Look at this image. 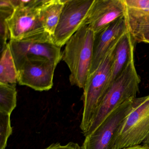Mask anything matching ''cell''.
<instances>
[{"label": "cell", "instance_id": "obj_2", "mask_svg": "<svg viewBox=\"0 0 149 149\" xmlns=\"http://www.w3.org/2000/svg\"><path fill=\"white\" fill-rule=\"evenodd\" d=\"M140 82L135 67L134 55L106 91L85 137L91 134L114 110L126 101L135 99L139 92Z\"/></svg>", "mask_w": 149, "mask_h": 149}, {"label": "cell", "instance_id": "obj_19", "mask_svg": "<svg viewBox=\"0 0 149 149\" xmlns=\"http://www.w3.org/2000/svg\"><path fill=\"white\" fill-rule=\"evenodd\" d=\"M6 20V19L0 17V39L1 49L8 44L7 42L8 39H10L9 31Z\"/></svg>", "mask_w": 149, "mask_h": 149}, {"label": "cell", "instance_id": "obj_1", "mask_svg": "<svg viewBox=\"0 0 149 149\" xmlns=\"http://www.w3.org/2000/svg\"><path fill=\"white\" fill-rule=\"evenodd\" d=\"M95 37L94 32L84 24L65 45L62 60L69 69L72 85L84 88L92 63Z\"/></svg>", "mask_w": 149, "mask_h": 149}, {"label": "cell", "instance_id": "obj_23", "mask_svg": "<svg viewBox=\"0 0 149 149\" xmlns=\"http://www.w3.org/2000/svg\"><path fill=\"white\" fill-rule=\"evenodd\" d=\"M142 42H145V43H149V37H146L142 41Z\"/></svg>", "mask_w": 149, "mask_h": 149}, {"label": "cell", "instance_id": "obj_17", "mask_svg": "<svg viewBox=\"0 0 149 149\" xmlns=\"http://www.w3.org/2000/svg\"><path fill=\"white\" fill-rule=\"evenodd\" d=\"M11 115L0 113V149H5L9 137L13 133Z\"/></svg>", "mask_w": 149, "mask_h": 149}, {"label": "cell", "instance_id": "obj_14", "mask_svg": "<svg viewBox=\"0 0 149 149\" xmlns=\"http://www.w3.org/2000/svg\"><path fill=\"white\" fill-rule=\"evenodd\" d=\"M128 31L136 42L149 37V13H141L126 8L125 16Z\"/></svg>", "mask_w": 149, "mask_h": 149}, {"label": "cell", "instance_id": "obj_8", "mask_svg": "<svg viewBox=\"0 0 149 149\" xmlns=\"http://www.w3.org/2000/svg\"><path fill=\"white\" fill-rule=\"evenodd\" d=\"M94 0H65L57 27L53 36L54 42L61 48L83 25Z\"/></svg>", "mask_w": 149, "mask_h": 149}, {"label": "cell", "instance_id": "obj_9", "mask_svg": "<svg viewBox=\"0 0 149 149\" xmlns=\"http://www.w3.org/2000/svg\"><path fill=\"white\" fill-rule=\"evenodd\" d=\"M123 0H94L84 24L97 33L125 16Z\"/></svg>", "mask_w": 149, "mask_h": 149}, {"label": "cell", "instance_id": "obj_24", "mask_svg": "<svg viewBox=\"0 0 149 149\" xmlns=\"http://www.w3.org/2000/svg\"><path fill=\"white\" fill-rule=\"evenodd\" d=\"M143 145L146 146V147L149 148V139L147 140V141H146L144 143H143Z\"/></svg>", "mask_w": 149, "mask_h": 149}, {"label": "cell", "instance_id": "obj_15", "mask_svg": "<svg viewBox=\"0 0 149 149\" xmlns=\"http://www.w3.org/2000/svg\"><path fill=\"white\" fill-rule=\"evenodd\" d=\"M1 52L0 83L16 84L18 83V70L8 42Z\"/></svg>", "mask_w": 149, "mask_h": 149}, {"label": "cell", "instance_id": "obj_13", "mask_svg": "<svg viewBox=\"0 0 149 149\" xmlns=\"http://www.w3.org/2000/svg\"><path fill=\"white\" fill-rule=\"evenodd\" d=\"M65 1L44 0L39 8V15L42 26L52 36L58 25Z\"/></svg>", "mask_w": 149, "mask_h": 149}, {"label": "cell", "instance_id": "obj_5", "mask_svg": "<svg viewBox=\"0 0 149 149\" xmlns=\"http://www.w3.org/2000/svg\"><path fill=\"white\" fill-rule=\"evenodd\" d=\"M16 68L26 58L45 57L58 64L62 60L61 48L54 42L53 36L44 29L34 32L8 42Z\"/></svg>", "mask_w": 149, "mask_h": 149}, {"label": "cell", "instance_id": "obj_7", "mask_svg": "<svg viewBox=\"0 0 149 149\" xmlns=\"http://www.w3.org/2000/svg\"><path fill=\"white\" fill-rule=\"evenodd\" d=\"M57 64L41 56H31L17 68L18 83L37 91H47L54 85L53 79Z\"/></svg>", "mask_w": 149, "mask_h": 149}, {"label": "cell", "instance_id": "obj_20", "mask_svg": "<svg viewBox=\"0 0 149 149\" xmlns=\"http://www.w3.org/2000/svg\"><path fill=\"white\" fill-rule=\"evenodd\" d=\"M15 9L11 0L0 1V16L8 19L13 14Z\"/></svg>", "mask_w": 149, "mask_h": 149}, {"label": "cell", "instance_id": "obj_11", "mask_svg": "<svg viewBox=\"0 0 149 149\" xmlns=\"http://www.w3.org/2000/svg\"><path fill=\"white\" fill-rule=\"evenodd\" d=\"M6 21L10 40H18L44 29L40 19L39 8L18 6Z\"/></svg>", "mask_w": 149, "mask_h": 149}, {"label": "cell", "instance_id": "obj_22", "mask_svg": "<svg viewBox=\"0 0 149 149\" xmlns=\"http://www.w3.org/2000/svg\"><path fill=\"white\" fill-rule=\"evenodd\" d=\"M120 149H149V148L143 145H138Z\"/></svg>", "mask_w": 149, "mask_h": 149}, {"label": "cell", "instance_id": "obj_6", "mask_svg": "<svg viewBox=\"0 0 149 149\" xmlns=\"http://www.w3.org/2000/svg\"><path fill=\"white\" fill-rule=\"evenodd\" d=\"M134 99L126 101L114 110L91 134L85 136L82 149H115L117 138L132 109Z\"/></svg>", "mask_w": 149, "mask_h": 149}, {"label": "cell", "instance_id": "obj_4", "mask_svg": "<svg viewBox=\"0 0 149 149\" xmlns=\"http://www.w3.org/2000/svg\"><path fill=\"white\" fill-rule=\"evenodd\" d=\"M149 139V95L133 100L132 109L121 128L115 149L141 145Z\"/></svg>", "mask_w": 149, "mask_h": 149}, {"label": "cell", "instance_id": "obj_21", "mask_svg": "<svg viewBox=\"0 0 149 149\" xmlns=\"http://www.w3.org/2000/svg\"><path fill=\"white\" fill-rule=\"evenodd\" d=\"M44 149H82V148L77 143L70 142L64 145L59 143L52 144Z\"/></svg>", "mask_w": 149, "mask_h": 149}, {"label": "cell", "instance_id": "obj_12", "mask_svg": "<svg viewBox=\"0 0 149 149\" xmlns=\"http://www.w3.org/2000/svg\"><path fill=\"white\" fill-rule=\"evenodd\" d=\"M136 43L128 31L118 43L114 51L113 64L107 89L123 72L131 58L134 55Z\"/></svg>", "mask_w": 149, "mask_h": 149}, {"label": "cell", "instance_id": "obj_16", "mask_svg": "<svg viewBox=\"0 0 149 149\" xmlns=\"http://www.w3.org/2000/svg\"><path fill=\"white\" fill-rule=\"evenodd\" d=\"M16 84L0 83V113L11 115L17 105Z\"/></svg>", "mask_w": 149, "mask_h": 149}, {"label": "cell", "instance_id": "obj_10", "mask_svg": "<svg viewBox=\"0 0 149 149\" xmlns=\"http://www.w3.org/2000/svg\"><path fill=\"white\" fill-rule=\"evenodd\" d=\"M128 31L126 21L124 17L101 32L95 34L93 59L89 75L97 69L110 51L116 46Z\"/></svg>", "mask_w": 149, "mask_h": 149}, {"label": "cell", "instance_id": "obj_3", "mask_svg": "<svg viewBox=\"0 0 149 149\" xmlns=\"http://www.w3.org/2000/svg\"><path fill=\"white\" fill-rule=\"evenodd\" d=\"M116 47L110 51L97 69L89 75L83 88L82 97L83 111L80 128L84 136L89 130L95 114L108 88Z\"/></svg>", "mask_w": 149, "mask_h": 149}, {"label": "cell", "instance_id": "obj_18", "mask_svg": "<svg viewBox=\"0 0 149 149\" xmlns=\"http://www.w3.org/2000/svg\"><path fill=\"white\" fill-rule=\"evenodd\" d=\"M127 9L135 12L149 13V0H123Z\"/></svg>", "mask_w": 149, "mask_h": 149}]
</instances>
